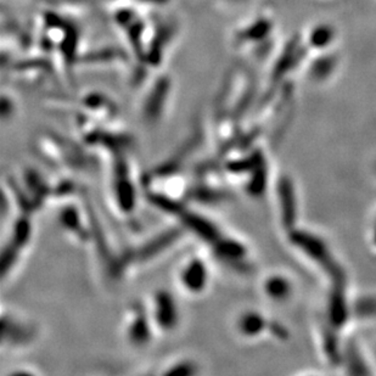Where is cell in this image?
<instances>
[{
  "label": "cell",
  "mask_w": 376,
  "mask_h": 376,
  "mask_svg": "<svg viewBox=\"0 0 376 376\" xmlns=\"http://www.w3.org/2000/svg\"><path fill=\"white\" fill-rule=\"evenodd\" d=\"M261 319L256 314H245L239 322V329L245 335H252L260 330Z\"/></svg>",
  "instance_id": "8"
},
{
  "label": "cell",
  "mask_w": 376,
  "mask_h": 376,
  "mask_svg": "<svg viewBox=\"0 0 376 376\" xmlns=\"http://www.w3.org/2000/svg\"><path fill=\"white\" fill-rule=\"evenodd\" d=\"M31 327H28L27 324L14 320L13 318L6 319V317L3 318V341H9V344H15V345H21L25 342L31 341L32 334Z\"/></svg>",
  "instance_id": "6"
},
{
  "label": "cell",
  "mask_w": 376,
  "mask_h": 376,
  "mask_svg": "<svg viewBox=\"0 0 376 376\" xmlns=\"http://www.w3.org/2000/svg\"><path fill=\"white\" fill-rule=\"evenodd\" d=\"M60 222L63 228L68 229V232L80 239L81 242H87L88 239V230H85L83 222L81 220L80 212L77 211L76 207L68 205L63 207L60 213Z\"/></svg>",
  "instance_id": "5"
},
{
  "label": "cell",
  "mask_w": 376,
  "mask_h": 376,
  "mask_svg": "<svg viewBox=\"0 0 376 376\" xmlns=\"http://www.w3.org/2000/svg\"><path fill=\"white\" fill-rule=\"evenodd\" d=\"M106 8H116V6H135L149 11H160L166 9L172 4L173 0H99Z\"/></svg>",
  "instance_id": "7"
},
{
  "label": "cell",
  "mask_w": 376,
  "mask_h": 376,
  "mask_svg": "<svg viewBox=\"0 0 376 376\" xmlns=\"http://www.w3.org/2000/svg\"><path fill=\"white\" fill-rule=\"evenodd\" d=\"M210 274L206 262L200 257H193L180 270V282L185 292L199 295L206 290Z\"/></svg>",
  "instance_id": "3"
},
{
  "label": "cell",
  "mask_w": 376,
  "mask_h": 376,
  "mask_svg": "<svg viewBox=\"0 0 376 376\" xmlns=\"http://www.w3.org/2000/svg\"><path fill=\"white\" fill-rule=\"evenodd\" d=\"M195 372H196V365L193 362L184 361V362L177 363L175 365L170 367L163 374H166V375H194Z\"/></svg>",
  "instance_id": "9"
},
{
  "label": "cell",
  "mask_w": 376,
  "mask_h": 376,
  "mask_svg": "<svg viewBox=\"0 0 376 376\" xmlns=\"http://www.w3.org/2000/svg\"><path fill=\"white\" fill-rule=\"evenodd\" d=\"M206 1L212 3V4L223 5L224 8V3H227V1H233V0H206ZM234 1H235V0H234Z\"/></svg>",
  "instance_id": "10"
},
{
  "label": "cell",
  "mask_w": 376,
  "mask_h": 376,
  "mask_svg": "<svg viewBox=\"0 0 376 376\" xmlns=\"http://www.w3.org/2000/svg\"><path fill=\"white\" fill-rule=\"evenodd\" d=\"M149 76L139 87L145 89L142 101V116L150 125H156V122L160 121L165 115L170 103L173 92V80L167 72L161 70L155 71L151 78H149Z\"/></svg>",
  "instance_id": "1"
},
{
  "label": "cell",
  "mask_w": 376,
  "mask_h": 376,
  "mask_svg": "<svg viewBox=\"0 0 376 376\" xmlns=\"http://www.w3.org/2000/svg\"><path fill=\"white\" fill-rule=\"evenodd\" d=\"M153 308L151 317L157 329L163 332L175 330L180 314L173 296L170 292H157L153 296Z\"/></svg>",
  "instance_id": "2"
},
{
  "label": "cell",
  "mask_w": 376,
  "mask_h": 376,
  "mask_svg": "<svg viewBox=\"0 0 376 376\" xmlns=\"http://www.w3.org/2000/svg\"><path fill=\"white\" fill-rule=\"evenodd\" d=\"M127 337L134 345H145L151 339V327L148 312L140 302L130 307V320L127 324Z\"/></svg>",
  "instance_id": "4"
}]
</instances>
